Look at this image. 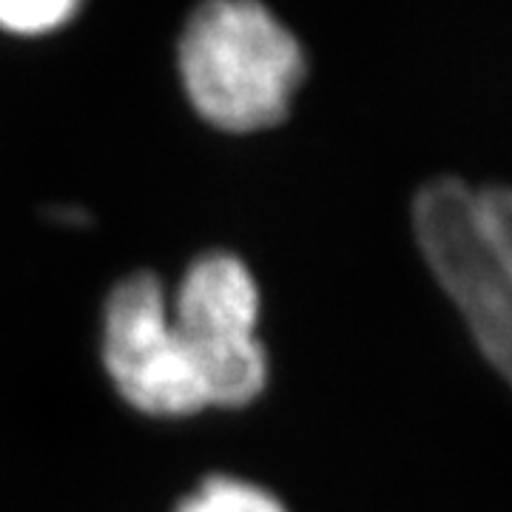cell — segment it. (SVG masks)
I'll use <instances>...</instances> for the list:
<instances>
[{"label": "cell", "mask_w": 512, "mask_h": 512, "mask_svg": "<svg viewBox=\"0 0 512 512\" xmlns=\"http://www.w3.org/2000/svg\"><path fill=\"white\" fill-rule=\"evenodd\" d=\"M168 311L197 367L208 407L237 410L268 384V353L259 339V285L228 251L197 256L168 293Z\"/></svg>", "instance_id": "obj_3"}, {"label": "cell", "mask_w": 512, "mask_h": 512, "mask_svg": "<svg viewBox=\"0 0 512 512\" xmlns=\"http://www.w3.org/2000/svg\"><path fill=\"white\" fill-rule=\"evenodd\" d=\"M180 74L202 120L251 134L285 120L305 77V55L262 3L208 0L185 26Z\"/></svg>", "instance_id": "obj_2"}, {"label": "cell", "mask_w": 512, "mask_h": 512, "mask_svg": "<svg viewBox=\"0 0 512 512\" xmlns=\"http://www.w3.org/2000/svg\"><path fill=\"white\" fill-rule=\"evenodd\" d=\"M430 271L512 387V188L433 180L413 202Z\"/></svg>", "instance_id": "obj_1"}, {"label": "cell", "mask_w": 512, "mask_h": 512, "mask_svg": "<svg viewBox=\"0 0 512 512\" xmlns=\"http://www.w3.org/2000/svg\"><path fill=\"white\" fill-rule=\"evenodd\" d=\"M103 365L120 399L143 416L185 419L208 410L160 276L140 271L111 288L103 308Z\"/></svg>", "instance_id": "obj_4"}, {"label": "cell", "mask_w": 512, "mask_h": 512, "mask_svg": "<svg viewBox=\"0 0 512 512\" xmlns=\"http://www.w3.org/2000/svg\"><path fill=\"white\" fill-rule=\"evenodd\" d=\"M174 512H288V507L254 481L211 476L185 495Z\"/></svg>", "instance_id": "obj_5"}, {"label": "cell", "mask_w": 512, "mask_h": 512, "mask_svg": "<svg viewBox=\"0 0 512 512\" xmlns=\"http://www.w3.org/2000/svg\"><path fill=\"white\" fill-rule=\"evenodd\" d=\"M80 0H0V29L43 35L60 29L77 12Z\"/></svg>", "instance_id": "obj_6"}]
</instances>
